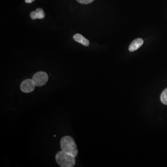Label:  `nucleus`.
I'll use <instances>...</instances> for the list:
<instances>
[{
	"instance_id": "obj_9",
	"label": "nucleus",
	"mask_w": 167,
	"mask_h": 167,
	"mask_svg": "<svg viewBox=\"0 0 167 167\" xmlns=\"http://www.w3.org/2000/svg\"><path fill=\"white\" fill-rule=\"evenodd\" d=\"M78 2L81 4H88L93 2L94 0H77Z\"/></svg>"
},
{
	"instance_id": "obj_8",
	"label": "nucleus",
	"mask_w": 167,
	"mask_h": 167,
	"mask_svg": "<svg viewBox=\"0 0 167 167\" xmlns=\"http://www.w3.org/2000/svg\"><path fill=\"white\" fill-rule=\"evenodd\" d=\"M160 99L162 104L167 105V88L162 92L160 97Z\"/></svg>"
},
{
	"instance_id": "obj_6",
	"label": "nucleus",
	"mask_w": 167,
	"mask_h": 167,
	"mask_svg": "<svg viewBox=\"0 0 167 167\" xmlns=\"http://www.w3.org/2000/svg\"><path fill=\"white\" fill-rule=\"evenodd\" d=\"M30 16L32 20L43 19L45 17V14L42 8H38L35 11H32L30 13Z\"/></svg>"
},
{
	"instance_id": "obj_7",
	"label": "nucleus",
	"mask_w": 167,
	"mask_h": 167,
	"mask_svg": "<svg viewBox=\"0 0 167 167\" xmlns=\"http://www.w3.org/2000/svg\"><path fill=\"white\" fill-rule=\"evenodd\" d=\"M73 39L75 41L82 44L84 46L88 47L90 44L89 40L79 34H74Z\"/></svg>"
},
{
	"instance_id": "obj_2",
	"label": "nucleus",
	"mask_w": 167,
	"mask_h": 167,
	"mask_svg": "<svg viewBox=\"0 0 167 167\" xmlns=\"http://www.w3.org/2000/svg\"><path fill=\"white\" fill-rule=\"evenodd\" d=\"M55 160L57 163L61 167H73L76 163L74 156L62 150L56 154Z\"/></svg>"
},
{
	"instance_id": "obj_3",
	"label": "nucleus",
	"mask_w": 167,
	"mask_h": 167,
	"mask_svg": "<svg viewBox=\"0 0 167 167\" xmlns=\"http://www.w3.org/2000/svg\"><path fill=\"white\" fill-rule=\"evenodd\" d=\"M32 79L36 86H42L47 83L48 80V76L46 72H39L34 75Z\"/></svg>"
},
{
	"instance_id": "obj_5",
	"label": "nucleus",
	"mask_w": 167,
	"mask_h": 167,
	"mask_svg": "<svg viewBox=\"0 0 167 167\" xmlns=\"http://www.w3.org/2000/svg\"><path fill=\"white\" fill-rule=\"evenodd\" d=\"M143 44V40L141 38H137L131 42L129 47V50L130 52H134L140 48Z\"/></svg>"
},
{
	"instance_id": "obj_4",
	"label": "nucleus",
	"mask_w": 167,
	"mask_h": 167,
	"mask_svg": "<svg viewBox=\"0 0 167 167\" xmlns=\"http://www.w3.org/2000/svg\"><path fill=\"white\" fill-rule=\"evenodd\" d=\"M35 86L36 85L33 79H25L21 82V90L24 93H30L34 91Z\"/></svg>"
},
{
	"instance_id": "obj_10",
	"label": "nucleus",
	"mask_w": 167,
	"mask_h": 167,
	"mask_svg": "<svg viewBox=\"0 0 167 167\" xmlns=\"http://www.w3.org/2000/svg\"><path fill=\"white\" fill-rule=\"evenodd\" d=\"M35 0H25V2L27 3H31L33 2Z\"/></svg>"
},
{
	"instance_id": "obj_1",
	"label": "nucleus",
	"mask_w": 167,
	"mask_h": 167,
	"mask_svg": "<svg viewBox=\"0 0 167 167\" xmlns=\"http://www.w3.org/2000/svg\"><path fill=\"white\" fill-rule=\"evenodd\" d=\"M60 148L61 150L71 154L76 157L78 154V149L74 139L69 136H63L60 141Z\"/></svg>"
}]
</instances>
